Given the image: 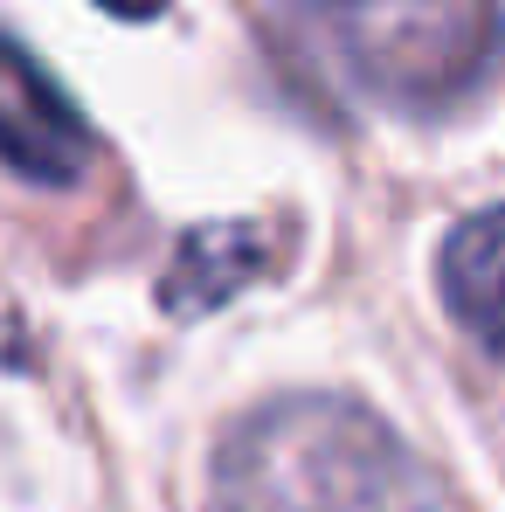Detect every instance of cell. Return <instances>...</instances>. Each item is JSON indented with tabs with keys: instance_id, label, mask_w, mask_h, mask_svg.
Segmentation results:
<instances>
[{
	"instance_id": "6",
	"label": "cell",
	"mask_w": 505,
	"mask_h": 512,
	"mask_svg": "<svg viewBox=\"0 0 505 512\" xmlns=\"http://www.w3.org/2000/svg\"><path fill=\"white\" fill-rule=\"evenodd\" d=\"M97 7H104V14H118V21H153L167 0H97Z\"/></svg>"
},
{
	"instance_id": "5",
	"label": "cell",
	"mask_w": 505,
	"mask_h": 512,
	"mask_svg": "<svg viewBox=\"0 0 505 512\" xmlns=\"http://www.w3.org/2000/svg\"><path fill=\"white\" fill-rule=\"evenodd\" d=\"M436 291H443V312L485 353L505 360V208H485L450 229L436 256Z\"/></svg>"
},
{
	"instance_id": "3",
	"label": "cell",
	"mask_w": 505,
	"mask_h": 512,
	"mask_svg": "<svg viewBox=\"0 0 505 512\" xmlns=\"http://www.w3.org/2000/svg\"><path fill=\"white\" fill-rule=\"evenodd\" d=\"M0 160L21 180H49V187L84 180L97 160L90 118L14 35H0Z\"/></svg>"
},
{
	"instance_id": "4",
	"label": "cell",
	"mask_w": 505,
	"mask_h": 512,
	"mask_svg": "<svg viewBox=\"0 0 505 512\" xmlns=\"http://www.w3.org/2000/svg\"><path fill=\"white\" fill-rule=\"evenodd\" d=\"M270 270H277V243L263 222H194L160 270V312L201 319V312L243 298L250 284H263Z\"/></svg>"
},
{
	"instance_id": "1",
	"label": "cell",
	"mask_w": 505,
	"mask_h": 512,
	"mask_svg": "<svg viewBox=\"0 0 505 512\" xmlns=\"http://www.w3.org/2000/svg\"><path fill=\"white\" fill-rule=\"evenodd\" d=\"M215 512H436V478L374 409L277 395L222 436Z\"/></svg>"
},
{
	"instance_id": "2",
	"label": "cell",
	"mask_w": 505,
	"mask_h": 512,
	"mask_svg": "<svg viewBox=\"0 0 505 512\" xmlns=\"http://www.w3.org/2000/svg\"><path fill=\"white\" fill-rule=\"evenodd\" d=\"M333 42L346 70L402 111H457L499 70V0H339Z\"/></svg>"
}]
</instances>
